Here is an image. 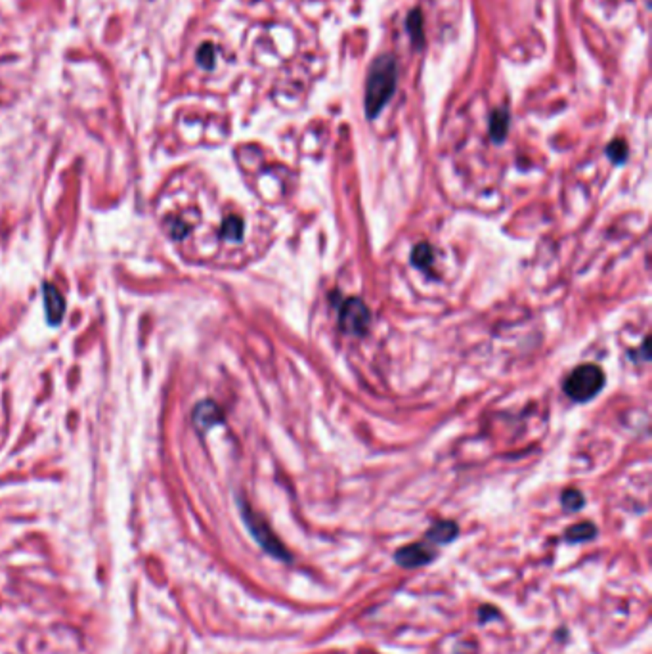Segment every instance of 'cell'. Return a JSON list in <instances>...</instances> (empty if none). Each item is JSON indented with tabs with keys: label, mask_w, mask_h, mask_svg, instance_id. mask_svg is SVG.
I'll return each mask as SVG.
<instances>
[{
	"label": "cell",
	"mask_w": 652,
	"mask_h": 654,
	"mask_svg": "<svg viewBox=\"0 0 652 654\" xmlns=\"http://www.w3.org/2000/svg\"><path fill=\"white\" fill-rule=\"evenodd\" d=\"M396 88V60L389 54L375 58L366 85V112L369 119H375L382 107L389 104Z\"/></svg>",
	"instance_id": "cell-1"
},
{
	"label": "cell",
	"mask_w": 652,
	"mask_h": 654,
	"mask_svg": "<svg viewBox=\"0 0 652 654\" xmlns=\"http://www.w3.org/2000/svg\"><path fill=\"white\" fill-rule=\"evenodd\" d=\"M432 247H430L429 243H419V245H415L414 253H412V263L417 266V268H429L430 264H432Z\"/></svg>",
	"instance_id": "cell-12"
},
{
	"label": "cell",
	"mask_w": 652,
	"mask_h": 654,
	"mask_svg": "<svg viewBox=\"0 0 652 654\" xmlns=\"http://www.w3.org/2000/svg\"><path fill=\"white\" fill-rule=\"evenodd\" d=\"M407 33H409V37L414 40V46L415 48H419L423 44V17L419 14V10H414L412 12V16L407 17Z\"/></svg>",
	"instance_id": "cell-11"
},
{
	"label": "cell",
	"mask_w": 652,
	"mask_h": 654,
	"mask_svg": "<svg viewBox=\"0 0 652 654\" xmlns=\"http://www.w3.org/2000/svg\"><path fill=\"white\" fill-rule=\"evenodd\" d=\"M42 295H44V310H46V319L50 326H60L64 321L65 316V299L60 293V289L52 283L42 285Z\"/></svg>",
	"instance_id": "cell-7"
},
{
	"label": "cell",
	"mask_w": 652,
	"mask_h": 654,
	"mask_svg": "<svg viewBox=\"0 0 652 654\" xmlns=\"http://www.w3.org/2000/svg\"><path fill=\"white\" fill-rule=\"evenodd\" d=\"M437 558L434 549H430L429 545L425 543H412V545H404L394 553V560L396 565L402 568H419L429 565Z\"/></svg>",
	"instance_id": "cell-5"
},
{
	"label": "cell",
	"mask_w": 652,
	"mask_h": 654,
	"mask_svg": "<svg viewBox=\"0 0 652 654\" xmlns=\"http://www.w3.org/2000/svg\"><path fill=\"white\" fill-rule=\"evenodd\" d=\"M606 155L614 161V163H624L628 159V144L624 140H614L613 144L606 148Z\"/></svg>",
	"instance_id": "cell-15"
},
{
	"label": "cell",
	"mask_w": 652,
	"mask_h": 654,
	"mask_svg": "<svg viewBox=\"0 0 652 654\" xmlns=\"http://www.w3.org/2000/svg\"><path fill=\"white\" fill-rule=\"evenodd\" d=\"M241 233H243V222L239 220L238 216H230V218L222 224V236L226 240H241Z\"/></svg>",
	"instance_id": "cell-14"
},
{
	"label": "cell",
	"mask_w": 652,
	"mask_h": 654,
	"mask_svg": "<svg viewBox=\"0 0 652 654\" xmlns=\"http://www.w3.org/2000/svg\"><path fill=\"white\" fill-rule=\"evenodd\" d=\"M224 421L222 409L215 404L213 400H203L199 402L197 406L193 407V414H191V423L195 427L197 432H207L209 429H213L215 425H220Z\"/></svg>",
	"instance_id": "cell-6"
},
{
	"label": "cell",
	"mask_w": 652,
	"mask_h": 654,
	"mask_svg": "<svg viewBox=\"0 0 652 654\" xmlns=\"http://www.w3.org/2000/svg\"><path fill=\"white\" fill-rule=\"evenodd\" d=\"M605 387V373L595 364H583L574 369L565 381V392L574 402H588Z\"/></svg>",
	"instance_id": "cell-2"
},
{
	"label": "cell",
	"mask_w": 652,
	"mask_h": 654,
	"mask_svg": "<svg viewBox=\"0 0 652 654\" xmlns=\"http://www.w3.org/2000/svg\"><path fill=\"white\" fill-rule=\"evenodd\" d=\"M241 515H243L249 532L253 534V538L266 553H270L272 557L279 558V560H291V553L285 549V545L279 542L276 534L270 530V527L256 515L255 511L243 502H241Z\"/></svg>",
	"instance_id": "cell-3"
},
{
	"label": "cell",
	"mask_w": 652,
	"mask_h": 654,
	"mask_svg": "<svg viewBox=\"0 0 652 654\" xmlns=\"http://www.w3.org/2000/svg\"><path fill=\"white\" fill-rule=\"evenodd\" d=\"M561 503H563V507H565L566 511L572 513V511H580L581 507H583L585 500H583V494H581L580 490L568 488V490H565L563 495H561Z\"/></svg>",
	"instance_id": "cell-13"
},
{
	"label": "cell",
	"mask_w": 652,
	"mask_h": 654,
	"mask_svg": "<svg viewBox=\"0 0 652 654\" xmlns=\"http://www.w3.org/2000/svg\"><path fill=\"white\" fill-rule=\"evenodd\" d=\"M197 62L203 65V67L211 69V67L215 65V46L209 44V42L207 44H203V46L197 50Z\"/></svg>",
	"instance_id": "cell-16"
},
{
	"label": "cell",
	"mask_w": 652,
	"mask_h": 654,
	"mask_svg": "<svg viewBox=\"0 0 652 654\" xmlns=\"http://www.w3.org/2000/svg\"><path fill=\"white\" fill-rule=\"evenodd\" d=\"M509 130V113L505 109L493 112L492 121H490V134L495 142H503Z\"/></svg>",
	"instance_id": "cell-9"
},
{
	"label": "cell",
	"mask_w": 652,
	"mask_h": 654,
	"mask_svg": "<svg viewBox=\"0 0 652 654\" xmlns=\"http://www.w3.org/2000/svg\"><path fill=\"white\" fill-rule=\"evenodd\" d=\"M339 324L346 335L364 337L371 326V312L362 299L350 297L342 303L341 312H339Z\"/></svg>",
	"instance_id": "cell-4"
},
{
	"label": "cell",
	"mask_w": 652,
	"mask_h": 654,
	"mask_svg": "<svg viewBox=\"0 0 652 654\" xmlns=\"http://www.w3.org/2000/svg\"><path fill=\"white\" fill-rule=\"evenodd\" d=\"M597 534V528L595 524H591V522H578V524H574L566 530V540L572 543H581V542H589V540H593Z\"/></svg>",
	"instance_id": "cell-10"
},
{
	"label": "cell",
	"mask_w": 652,
	"mask_h": 654,
	"mask_svg": "<svg viewBox=\"0 0 652 654\" xmlns=\"http://www.w3.org/2000/svg\"><path fill=\"white\" fill-rule=\"evenodd\" d=\"M457 534H459V527L455 524L454 520H440V522H434L429 528L427 538L432 543H450L454 542Z\"/></svg>",
	"instance_id": "cell-8"
}]
</instances>
